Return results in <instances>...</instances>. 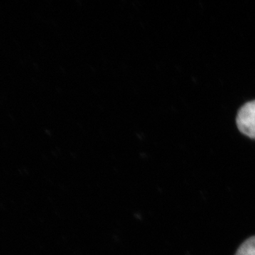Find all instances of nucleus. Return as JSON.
I'll list each match as a JSON object with an SVG mask.
<instances>
[{"label":"nucleus","mask_w":255,"mask_h":255,"mask_svg":"<svg viewBox=\"0 0 255 255\" xmlns=\"http://www.w3.org/2000/svg\"><path fill=\"white\" fill-rule=\"evenodd\" d=\"M235 255H255V236L246 240Z\"/></svg>","instance_id":"f03ea898"},{"label":"nucleus","mask_w":255,"mask_h":255,"mask_svg":"<svg viewBox=\"0 0 255 255\" xmlns=\"http://www.w3.org/2000/svg\"><path fill=\"white\" fill-rule=\"evenodd\" d=\"M236 124L242 133L255 139V100L247 102L240 109Z\"/></svg>","instance_id":"f257e3e1"}]
</instances>
